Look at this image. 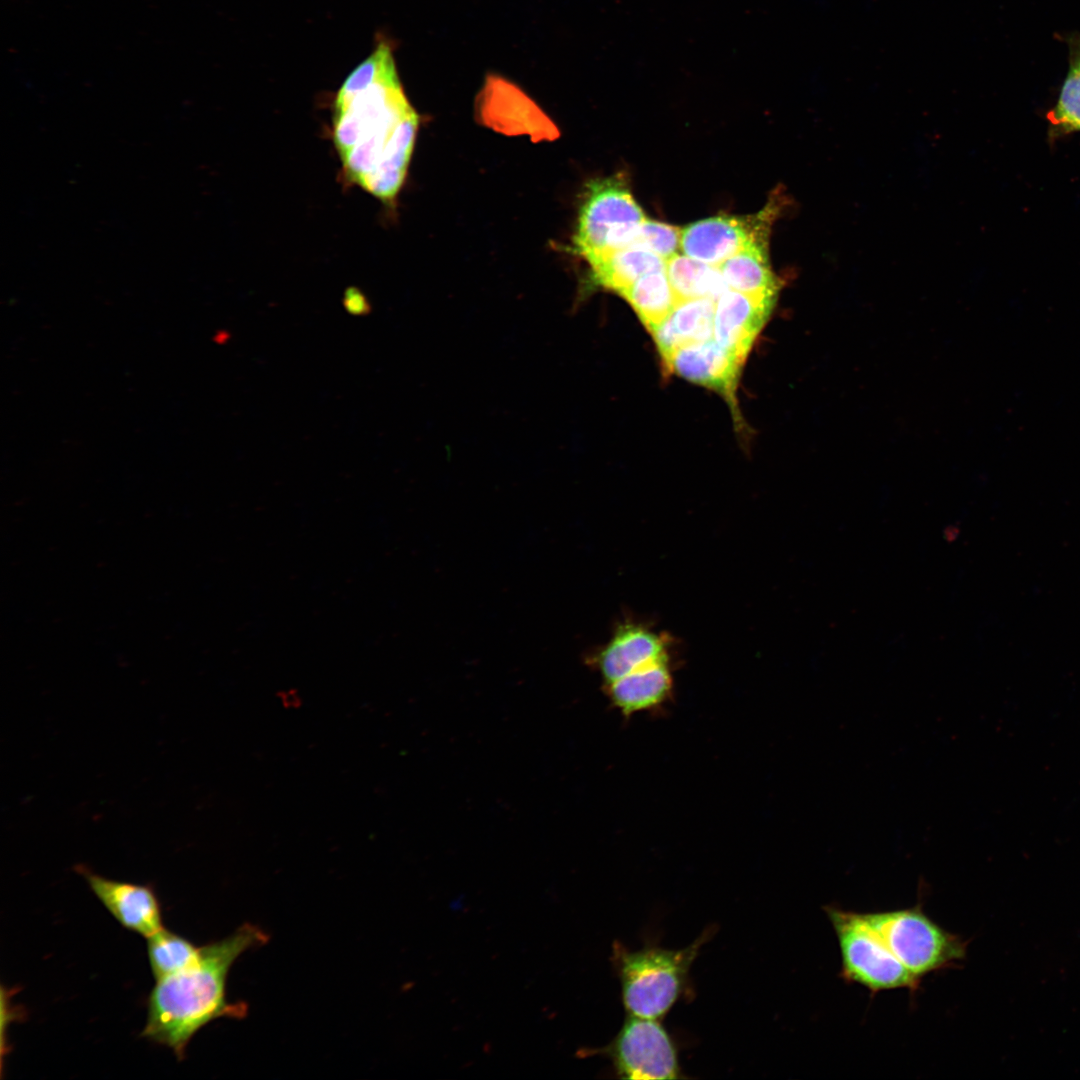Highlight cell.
Returning <instances> with one entry per match:
<instances>
[{"instance_id": "1", "label": "cell", "mask_w": 1080, "mask_h": 1080, "mask_svg": "<svg viewBox=\"0 0 1080 1080\" xmlns=\"http://www.w3.org/2000/svg\"><path fill=\"white\" fill-rule=\"evenodd\" d=\"M334 106L333 138L345 178L391 202L406 178L418 128L397 71Z\"/></svg>"}, {"instance_id": "2", "label": "cell", "mask_w": 1080, "mask_h": 1080, "mask_svg": "<svg viewBox=\"0 0 1080 1080\" xmlns=\"http://www.w3.org/2000/svg\"><path fill=\"white\" fill-rule=\"evenodd\" d=\"M267 940L263 930L245 923L231 935L200 947L193 965L156 981L141 1036L170 1048L182 1060L188 1043L205 1025L221 1017H244L247 1005L230 1003L226 997L228 973L241 954Z\"/></svg>"}, {"instance_id": "3", "label": "cell", "mask_w": 1080, "mask_h": 1080, "mask_svg": "<svg viewBox=\"0 0 1080 1080\" xmlns=\"http://www.w3.org/2000/svg\"><path fill=\"white\" fill-rule=\"evenodd\" d=\"M709 936L703 933L677 950L646 946L630 951L615 942L612 962L627 1015L661 1020L679 1000L690 967Z\"/></svg>"}, {"instance_id": "4", "label": "cell", "mask_w": 1080, "mask_h": 1080, "mask_svg": "<svg viewBox=\"0 0 1080 1080\" xmlns=\"http://www.w3.org/2000/svg\"><path fill=\"white\" fill-rule=\"evenodd\" d=\"M865 915L890 952L919 980L965 957L966 943L938 925L920 904Z\"/></svg>"}, {"instance_id": "5", "label": "cell", "mask_w": 1080, "mask_h": 1080, "mask_svg": "<svg viewBox=\"0 0 1080 1080\" xmlns=\"http://www.w3.org/2000/svg\"><path fill=\"white\" fill-rule=\"evenodd\" d=\"M841 960L840 976L871 993L886 990H917L921 980L912 975L890 952L865 913L826 906Z\"/></svg>"}, {"instance_id": "6", "label": "cell", "mask_w": 1080, "mask_h": 1080, "mask_svg": "<svg viewBox=\"0 0 1080 1080\" xmlns=\"http://www.w3.org/2000/svg\"><path fill=\"white\" fill-rule=\"evenodd\" d=\"M626 183L619 177L589 183L578 213L573 250L584 260L628 247L645 220Z\"/></svg>"}, {"instance_id": "7", "label": "cell", "mask_w": 1080, "mask_h": 1080, "mask_svg": "<svg viewBox=\"0 0 1080 1080\" xmlns=\"http://www.w3.org/2000/svg\"><path fill=\"white\" fill-rule=\"evenodd\" d=\"M621 1079H678L674 1041L660 1020L627 1015L615 1038L601 1049Z\"/></svg>"}, {"instance_id": "8", "label": "cell", "mask_w": 1080, "mask_h": 1080, "mask_svg": "<svg viewBox=\"0 0 1080 1080\" xmlns=\"http://www.w3.org/2000/svg\"><path fill=\"white\" fill-rule=\"evenodd\" d=\"M777 207H765L743 217L716 216L682 229L681 250L695 260L719 267L725 260L755 242H768Z\"/></svg>"}, {"instance_id": "9", "label": "cell", "mask_w": 1080, "mask_h": 1080, "mask_svg": "<svg viewBox=\"0 0 1080 1080\" xmlns=\"http://www.w3.org/2000/svg\"><path fill=\"white\" fill-rule=\"evenodd\" d=\"M671 639L646 624L625 622L592 657L603 685L651 664L670 660Z\"/></svg>"}, {"instance_id": "10", "label": "cell", "mask_w": 1080, "mask_h": 1080, "mask_svg": "<svg viewBox=\"0 0 1080 1080\" xmlns=\"http://www.w3.org/2000/svg\"><path fill=\"white\" fill-rule=\"evenodd\" d=\"M74 869L124 928L147 938L164 927L161 904L151 886L109 879L82 864Z\"/></svg>"}, {"instance_id": "11", "label": "cell", "mask_w": 1080, "mask_h": 1080, "mask_svg": "<svg viewBox=\"0 0 1080 1080\" xmlns=\"http://www.w3.org/2000/svg\"><path fill=\"white\" fill-rule=\"evenodd\" d=\"M677 375L713 389L731 403L744 360L714 339L682 346L663 358Z\"/></svg>"}, {"instance_id": "12", "label": "cell", "mask_w": 1080, "mask_h": 1080, "mask_svg": "<svg viewBox=\"0 0 1080 1080\" xmlns=\"http://www.w3.org/2000/svg\"><path fill=\"white\" fill-rule=\"evenodd\" d=\"M775 301L728 289L717 300L713 339L745 360Z\"/></svg>"}, {"instance_id": "13", "label": "cell", "mask_w": 1080, "mask_h": 1080, "mask_svg": "<svg viewBox=\"0 0 1080 1080\" xmlns=\"http://www.w3.org/2000/svg\"><path fill=\"white\" fill-rule=\"evenodd\" d=\"M609 701L624 716L652 710L672 696L671 661H660L604 686Z\"/></svg>"}, {"instance_id": "14", "label": "cell", "mask_w": 1080, "mask_h": 1080, "mask_svg": "<svg viewBox=\"0 0 1080 1080\" xmlns=\"http://www.w3.org/2000/svg\"><path fill=\"white\" fill-rule=\"evenodd\" d=\"M715 307L716 301L708 298L678 300L651 332L662 357L682 346L713 339Z\"/></svg>"}, {"instance_id": "15", "label": "cell", "mask_w": 1080, "mask_h": 1080, "mask_svg": "<svg viewBox=\"0 0 1080 1080\" xmlns=\"http://www.w3.org/2000/svg\"><path fill=\"white\" fill-rule=\"evenodd\" d=\"M591 279L621 295L642 276L666 269V261L641 247L611 250L586 260Z\"/></svg>"}, {"instance_id": "16", "label": "cell", "mask_w": 1080, "mask_h": 1080, "mask_svg": "<svg viewBox=\"0 0 1080 1080\" xmlns=\"http://www.w3.org/2000/svg\"><path fill=\"white\" fill-rule=\"evenodd\" d=\"M767 243H752L718 267L729 289L776 300L778 283L768 262Z\"/></svg>"}, {"instance_id": "17", "label": "cell", "mask_w": 1080, "mask_h": 1080, "mask_svg": "<svg viewBox=\"0 0 1080 1080\" xmlns=\"http://www.w3.org/2000/svg\"><path fill=\"white\" fill-rule=\"evenodd\" d=\"M666 273L678 300L708 298L717 300L728 286L718 267L675 254L666 261Z\"/></svg>"}, {"instance_id": "18", "label": "cell", "mask_w": 1080, "mask_h": 1080, "mask_svg": "<svg viewBox=\"0 0 1080 1080\" xmlns=\"http://www.w3.org/2000/svg\"><path fill=\"white\" fill-rule=\"evenodd\" d=\"M620 296L631 305L650 333L671 313L678 302L666 269L642 276Z\"/></svg>"}, {"instance_id": "19", "label": "cell", "mask_w": 1080, "mask_h": 1080, "mask_svg": "<svg viewBox=\"0 0 1080 1080\" xmlns=\"http://www.w3.org/2000/svg\"><path fill=\"white\" fill-rule=\"evenodd\" d=\"M146 939L148 959L156 981L190 967L200 955V947L164 927Z\"/></svg>"}, {"instance_id": "20", "label": "cell", "mask_w": 1080, "mask_h": 1080, "mask_svg": "<svg viewBox=\"0 0 1080 1080\" xmlns=\"http://www.w3.org/2000/svg\"><path fill=\"white\" fill-rule=\"evenodd\" d=\"M396 71L391 46L381 41L372 54L360 63L345 79L334 105L345 103L355 94Z\"/></svg>"}, {"instance_id": "21", "label": "cell", "mask_w": 1080, "mask_h": 1080, "mask_svg": "<svg viewBox=\"0 0 1080 1080\" xmlns=\"http://www.w3.org/2000/svg\"><path fill=\"white\" fill-rule=\"evenodd\" d=\"M681 234L682 229L676 226L645 219L628 247L647 249L667 261L681 249Z\"/></svg>"}, {"instance_id": "22", "label": "cell", "mask_w": 1080, "mask_h": 1080, "mask_svg": "<svg viewBox=\"0 0 1080 1080\" xmlns=\"http://www.w3.org/2000/svg\"><path fill=\"white\" fill-rule=\"evenodd\" d=\"M1049 122L1063 133L1080 131V84L1068 69L1056 105L1048 112Z\"/></svg>"}]
</instances>
